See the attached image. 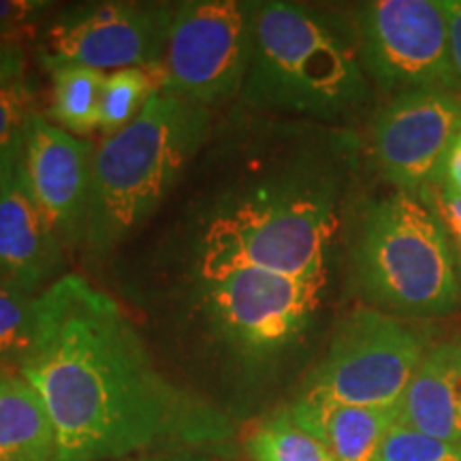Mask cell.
<instances>
[{"label":"cell","mask_w":461,"mask_h":461,"mask_svg":"<svg viewBox=\"0 0 461 461\" xmlns=\"http://www.w3.org/2000/svg\"><path fill=\"white\" fill-rule=\"evenodd\" d=\"M327 278L235 269L184 278L173 297V331L235 376L257 378L312 330Z\"/></svg>","instance_id":"cell-5"},{"label":"cell","mask_w":461,"mask_h":461,"mask_svg":"<svg viewBox=\"0 0 461 461\" xmlns=\"http://www.w3.org/2000/svg\"><path fill=\"white\" fill-rule=\"evenodd\" d=\"M43 68L51 77V118L71 135H88L99 129L105 73L82 65H43Z\"/></svg>","instance_id":"cell-17"},{"label":"cell","mask_w":461,"mask_h":461,"mask_svg":"<svg viewBox=\"0 0 461 461\" xmlns=\"http://www.w3.org/2000/svg\"><path fill=\"white\" fill-rule=\"evenodd\" d=\"M255 3L188 0L176 5L163 60V95L214 107L244 86Z\"/></svg>","instance_id":"cell-9"},{"label":"cell","mask_w":461,"mask_h":461,"mask_svg":"<svg viewBox=\"0 0 461 461\" xmlns=\"http://www.w3.org/2000/svg\"><path fill=\"white\" fill-rule=\"evenodd\" d=\"M17 367L48 408L54 461L221 451L235 434L221 408L160 370L122 305L79 274L39 293L32 348Z\"/></svg>","instance_id":"cell-1"},{"label":"cell","mask_w":461,"mask_h":461,"mask_svg":"<svg viewBox=\"0 0 461 461\" xmlns=\"http://www.w3.org/2000/svg\"><path fill=\"white\" fill-rule=\"evenodd\" d=\"M353 282L380 312L440 319L461 308V255L434 207L395 190L363 212Z\"/></svg>","instance_id":"cell-6"},{"label":"cell","mask_w":461,"mask_h":461,"mask_svg":"<svg viewBox=\"0 0 461 461\" xmlns=\"http://www.w3.org/2000/svg\"><path fill=\"white\" fill-rule=\"evenodd\" d=\"M176 5L99 0L60 9L45 28L41 65H82L96 71L163 65Z\"/></svg>","instance_id":"cell-10"},{"label":"cell","mask_w":461,"mask_h":461,"mask_svg":"<svg viewBox=\"0 0 461 461\" xmlns=\"http://www.w3.org/2000/svg\"><path fill=\"white\" fill-rule=\"evenodd\" d=\"M244 451L252 461H336L319 438L293 419L288 408L257 420L244 438Z\"/></svg>","instance_id":"cell-18"},{"label":"cell","mask_w":461,"mask_h":461,"mask_svg":"<svg viewBox=\"0 0 461 461\" xmlns=\"http://www.w3.org/2000/svg\"><path fill=\"white\" fill-rule=\"evenodd\" d=\"M163 65L131 67L105 75L101 90L99 129L105 135L122 131L140 115L146 103L163 90Z\"/></svg>","instance_id":"cell-19"},{"label":"cell","mask_w":461,"mask_h":461,"mask_svg":"<svg viewBox=\"0 0 461 461\" xmlns=\"http://www.w3.org/2000/svg\"><path fill=\"white\" fill-rule=\"evenodd\" d=\"M51 7L56 5L45 0H0V41L22 45Z\"/></svg>","instance_id":"cell-23"},{"label":"cell","mask_w":461,"mask_h":461,"mask_svg":"<svg viewBox=\"0 0 461 461\" xmlns=\"http://www.w3.org/2000/svg\"><path fill=\"white\" fill-rule=\"evenodd\" d=\"M459 132L461 92L417 90L391 96L372 122L374 158L397 193L420 199L440 182Z\"/></svg>","instance_id":"cell-11"},{"label":"cell","mask_w":461,"mask_h":461,"mask_svg":"<svg viewBox=\"0 0 461 461\" xmlns=\"http://www.w3.org/2000/svg\"><path fill=\"white\" fill-rule=\"evenodd\" d=\"M442 5H445L448 26V50H451L453 68L461 88V0H442Z\"/></svg>","instance_id":"cell-27"},{"label":"cell","mask_w":461,"mask_h":461,"mask_svg":"<svg viewBox=\"0 0 461 461\" xmlns=\"http://www.w3.org/2000/svg\"><path fill=\"white\" fill-rule=\"evenodd\" d=\"M397 423L461 445V342H438L425 350L397 403Z\"/></svg>","instance_id":"cell-14"},{"label":"cell","mask_w":461,"mask_h":461,"mask_svg":"<svg viewBox=\"0 0 461 461\" xmlns=\"http://www.w3.org/2000/svg\"><path fill=\"white\" fill-rule=\"evenodd\" d=\"M48 408L22 374L0 372V461H54Z\"/></svg>","instance_id":"cell-16"},{"label":"cell","mask_w":461,"mask_h":461,"mask_svg":"<svg viewBox=\"0 0 461 461\" xmlns=\"http://www.w3.org/2000/svg\"><path fill=\"white\" fill-rule=\"evenodd\" d=\"M32 113V90L26 79L0 88V165L22 149L24 126Z\"/></svg>","instance_id":"cell-22"},{"label":"cell","mask_w":461,"mask_h":461,"mask_svg":"<svg viewBox=\"0 0 461 461\" xmlns=\"http://www.w3.org/2000/svg\"><path fill=\"white\" fill-rule=\"evenodd\" d=\"M241 99L261 113L338 122L366 107L370 79L353 20L286 0L255 3Z\"/></svg>","instance_id":"cell-3"},{"label":"cell","mask_w":461,"mask_h":461,"mask_svg":"<svg viewBox=\"0 0 461 461\" xmlns=\"http://www.w3.org/2000/svg\"><path fill=\"white\" fill-rule=\"evenodd\" d=\"M34 302L37 297L0 278V366H20L34 342Z\"/></svg>","instance_id":"cell-20"},{"label":"cell","mask_w":461,"mask_h":461,"mask_svg":"<svg viewBox=\"0 0 461 461\" xmlns=\"http://www.w3.org/2000/svg\"><path fill=\"white\" fill-rule=\"evenodd\" d=\"M92 146L34 112L24 126L22 163L34 203L65 248L84 246Z\"/></svg>","instance_id":"cell-12"},{"label":"cell","mask_w":461,"mask_h":461,"mask_svg":"<svg viewBox=\"0 0 461 461\" xmlns=\"http://www.w3.org/2000/svg\"><path fill=\"white\" fill-rule=\"evenodd\" d=\"M420 199H423L428 205L434 207L436 214L442 218V222H445L447 230L451 233L455 246H457L461 255V197L459 194L448 193V190L440 186V184H436V186L425 190Z\"/></svg>","instance_id":"cell-24"},{"label":"cell","mask_w":461,"mask_h":461,"mask_svg":"<svg viewBox=\"0 0 461 461\" xmlns=\"http://www.w3.org/2000/svg\"><path fill=\"white\" fill-rule=\"evenodd\" d=\"M26 54L20 43L0 41V88L24 79Z\"/></svg>","instance_id":"cell-25"},{"label":"cell","mask_w":461,"mask_h":461,"mask_svg":"<svg viewBox=\"0 0 461 461\" xmlns=\"http://www.w3.org/2000/svg\"><path fill=\"white\" fill-rule=\"evenodd\" d=\"M288 411L303 429L330 448L336 461H376L384 438L397 423V406H348L299 395Z\"/></svg>","instance_id":"cell-15"},{"label":"cell","mask_w":461,"mask_h":461,"mask_svg":"<svg viewBox=\"0 0 461 461\" xmlns=\"http://www.w3.org/2000/svg\"><path fill=\"white\" fill-rule=\"evenodd\" d=\"M438 184L448 190V193L459 194L461 197V132L457 135V140L453 141L451 149H448L445 165H442L440 182Z\"/></svg>","instance_id":"cell-28"},{"label":"cell","mask_w":461,"mask_h":461,"mask_svg":"<svg viewBox=\"0 0 461 461\" xmlns=\"http://www.w3.org/2000/svg\"><path fill=\"white\" fill-rule=\"evenodd\" d=\"M361 65L384 95L461 92L442 0H370L355 9Z\"/></svg>","instance_id":"cell-8"},{"label":"cell","mask_w":461,"mask_h":461,"mask_svg":"<svg viewBox=\"0 0 461 461\" xmlns=\"http://www.w3.org/2000/svg\"><path fill=\"white\" fill-rule=\"evenodd\" d=\"M428 348V336L408 321L359 305L339 321L325 357L299 395L395 408Z\"/></svg>","instance_id":"cell-7"},{"label":"cell","mask_w":461,"mask_h":461,"mask_svg":"<svg viewBox=\"0 0 461 461\" xmlns=\"http://www.w3.org/2000/svg\"><path fill=\"white\" fill-rule=\"evenodd\" d=\"M376 461H461V445L395 423L384 438Z\"/></svg>","instance_id":"cell-21"},{"label":"cell","mask_w":461,"mask_h":461,"mask_svg":"<svg viewBox=\"0 0 461 461\" xmlns=\"http://www.w3.org/2000/svg\"><path fill=\"white\" fill-rule=\"evenodd\" d=\"M62 248L28 190L20 149L0 165V278L34 297L56 282Z\"/></svg>","instance_id":"cell-13"},{"label":"cell","mask_w":461,"mask_h":461,"mask_svg":"<svg viewBox=\"0 0 461 461\" xmlns=\"http://www.w3.org/2000/svg\"><path fill=\"white\" fill-rule=\"evenodd\" d=\"M214 135L212 109L154 95L122 131L92 157L84 248L103 258L158 212Z\"/></svg>","instance_id":"cell-4"},{"label":"cell","mask_w":461,"mask_h":461,"mask_svg":"<svg viewBox=\"0 0 461 461\" xmlns=\"http://www.w3.org/2000/svg\"><path fill=\"white\" fill-rule=\"evenodd\" d=\"M112 461H221L216 451L207 448H160V451L137 453L131 457L112 459Z\"/></svg>","instance_id":"cell-26"},{"label":"cell","mask_w":461,"mask_h":461,"mask_svg":"<svg viewBox=\"0 0 461 461\" xmlns=\"http://www.w3.org/2000/svg\"><path fill=\"white\" fill-rule=\"evenodd\" d=\"M214 141L197 193L171 233L184 278L235 269L327 278L353 163V141L336 131L280 124L230 126Z\"/></svg>","instance_id":"cell-2"}]
</instances>
